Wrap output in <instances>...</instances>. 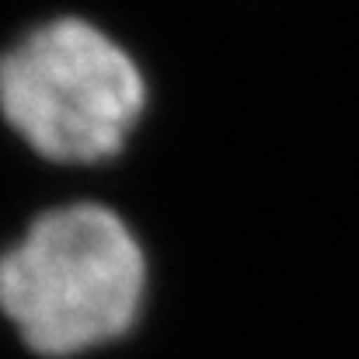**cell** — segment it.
<instances>
[{
	"instance_id": "6da1fadb",
	"label": "cell",
	"mask_w": 359,
	"mask_h": 359,
	"mask_svg": "<svg viewBox=\"0 0 359 359\" xmlns=\"http://www.w3.org/2000/svg\"><path fill=\"white\" fill-rule=\"evenodd\" d=\"M147 300V255L129 224L98 203L42 213L0 255V314L49 359L122 339Z\"/></svg>"
},
{
	"instance_id": "7a4b0ae2",
	"label": "cell",
	"mask_w": 359,
	"mask_h": 359,
	"mask_svg": "<svg viewBox=\"0 0 359 359\" xmlns=\"http://www.w3.org/2000/svg\"><path fill=\"white\" fill-rule=\"evenodd\" d=\"M143 109V70L91 21L56 18L0 56V116L46 161L116 157Z\"/></svg>"
}]
</instances>
